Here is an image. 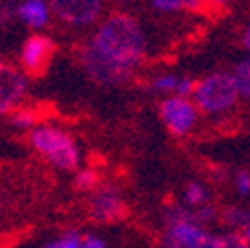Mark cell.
<instances>
[{
    "instance_id": "obj_8",
    "label": "cell",
    "mask_w": 250,
    "mask_h": 248,
    "mask_svg": "<svg viewBox=\"0 0 250 248\" xmlns=\"http://www.w3.org/2000/svg\"><path fill=\"white\" fill-rule=\"evenodd\" d=\"M52 54H54V42L48 36L34 34V36L26 38V42L22 44L20 64H22L24 72L32 74V76H40L48 68Z\"/></svg>"
},
{
    "instance_id": "obj_13",
    "label": "cell",
    "mask_w": 250,
    "mask_h": 248,
    "mask_svg": "<svg viewBox=\"0 0 250 248\" xmlns=\"http://www.w3.org/2000/svg\"><path fill=\"white\" fill-rule=\"evenodd\" d=\"M10 123H12V127H18V129H30L32 131L34 127H38L36 123H38V117L32 109H28V107H18L10 113Z\"/></svg>"
},
{
    "instance_id": "obj_23",
    "label": "cell",
    "mask_w": 250,
    "mask_h": 248,
    "mask_svg": "<svg viewBox=\"0 0 250 248\" xmlns=\"http://www.w3.org/2000/svg\"><path fill=\"white\" fill-rule=\"evenodd\" d=\"M244 46L250 50V26L246 28V32H244Z\"/></svg>"
},
{
    "instance_id": "obj_21",
    "label": "cell",
    "mask_w": 250,
    "mask_h": 248,
    "mask_svg": "<svg viewBox=\"0 0 250 248\" xmlns=\"http://www.w3.org/2000/svg\"><path fill=\"white\" fill-rule=\"evenodd\" d=\"M83 248H107V244L98 234H85L83 236Z\"/></svg>"
},
{
    "instance_id": "obj_4",
    "label": "cell",
    "mask_w": 250,
    "mask_h": 248,
    "mask_svg": "<svg viewBox=\"0 0 250 248\" xmlns=\"http://www.w3.org/2000/svg\"><path fill=\"white\" fill-rule=\"evenodd\" d=\"M54 16L74 28H85L100 22L104 14V2L100 0H54L50 2Z\"/></svg>"
},
{
    "instance_id": "obj_14",
    "label": "cell",
    "mask_w": 250,
    "mask_h": 248,
    "mask_svg": "<svg viewBox=\"0 0 250 248\" xmlns=\"http://www.w3.org/2000/svg\"><path fill=\"white\" fill-rule=\"evenodd\" d=\"M223 221H225L227 225L234 227V228H246V230H248V228H250V212L244 210V208L232 207V208H227V210H225Z\"/></svg>"
},
{
    "instance_id": "obj_10",
    "label": "cell",
    "mask_w": 250,
    "mask_h": 248,
    "mask_svg": "<svg viewBox=\"0 0 250 248\" xmlns=\"http://www.w3.org/2000/svg\"><path fill=\"white\" fill-rule=\"evenodd\" d=\"M74 187L78 191H96L100 187V175L96 169H89V167H83V169H78L76 171V177H74Z\"/></svg>"
},
{
    "instance_id": "obj_25",
    "label": "cell",
    "mask_w": 250,
    "mask_h": 248,
    "mask_svg": "<svg viewBox=\"0 0 250 248\" xmlns=\"http://www.w3.org/2000/svg\"><path fill=\"white\" fill-rule=\"evenodd\" d=\"M246 240H248V242H250V228H248V230H246Z\"/></svg>"
},
{
    "instance_id": "obj_11",
    "label": "cell",
    "mask_w": 250,
    "mask_h": 248,
    "mask_svg": "<svg viewBox=\"0 0 250 248\" xmlns=\"http://www.w3.org/2000/svg\"><path fill=\"white\" fill-rule=\"evenodd\" d=\"M232 78H234V83H236V89H238V96L250 100V58L242 60L240 64L234 68Z\"/></svg>"
},
{
    "instance_id": "obj_17",
    "label": "cell",
    "mask_w": 250,
    "mask_h": 248,
    "mask_svg": "<svg viewBox=\"0 0 250 248\" xmlns=\"http://www.w3.org/2000/svg\"><path fill=\"white\" fill-rule=\"evenodd\" d=\"M58 240L62 248H83V236L78 230H66Z\"/></svg>"
},
{
    "instance_id": "obj_19",
    "label": "cell",
    "mask_w": 250,
    "mask_h": 248,
    "mask_svg": "<svg viewBox=\"0 0 250 248\" xmlns=\"http://www.w3.org/2000/svg\"><path fill=\"white\" fill-rule=\"evenodd\" d=\"M195 87H197V82H193L191 78H181L179 85H177V96L179 98H189V96L195 94Z\"/></svg>"
},
{
    "instance_id": "obj_3",
    "label": "cell",
    "mask_w": 250,
    "mask_h": 248,
    "mask_svg": "<svg viewBox=\"0 0 250 248\" xmlns=\"http://www.w3.org/2000/svg\"><path fill=\"white\" fill-rule=\"evenodd\" d=\"M238 98V89L234 83L232 74L229 72H216L201 82H197L193 102L205 113H221L234 105Z\"/></svg>"
},
{
    "instance_id": "obj_1",
    "label": "cell",
    "mask_w": 250,
    "mask_h": 248,
    "mask_svg": "<svg viewBox=\"0 0 250 248\" xmlns=\"http://www.w3.org/2000/svg\"><path fill=\"white\" fill-rule=\"evenodd\" d=\"M145 34L135 16L113 12L104 18L82 46L80 62L85 74L102 85H123L145 58Z\"/></svg>"
},
{
    "instance_id": "obj_2",
    "label": "cell",
    "mask_w": 250,
    "mask_h": 248,
    "mask_svg": "<svg viewBox=\"0 0 250 248\" xmlns=\"http://www.w3.org/2000/svg\"><path fill=\"white\" fill-rule=\"evenodd\" d=\"M28 139L32 149L40 153L50 165L62 171H76L80 167L82 153L68 131L56 125H38L30 131Z\"/></svg>"
},
{
    "instance_id": "obj_7",
    "label": "cell",
    "mask_w": 250,
    "mask_h": 248,
    "mask_svg": "<svg viewBox=\"0 0 250 248\" xmlns=\"http://www.w3.org/2000/svg\"><path fill=\"white\" fill-rule=\"evenodd\" d=\"M28 91V78L24 72L12 68L0 58V115L18 109Z\"/></svg>"
},
{
    "instance_id": "obj_22",
    "label": "cell",
    "mask_w": 250,
    "mask_h": 248,
    "mask_svg": "<svg viewBox=\"0 0 250 248\" xmlns=\"http://www.w3.org/2000/svg\"><path fill=\"white\" fill-rule=\"evenodd\" d=\"M236 185H238V191L240 193H248L250 191V173L240 171L236 175Z\"/></svg>"
},
{
    "instance_id": "obj_20",
    "label": "cell",
    "mask_w": 250,
    "mask_h": 248,
    "mask_svg": "<svg viewBox=\"0 0 250 248\" xmlns=\"http://www.w3.org/2000/svg\"><path fill=\"white\" fill-rule=\"evenodd\" d=\"M16 10H18V4H0V22L2 24H8L12 18H16Z\"/></svg>"
},
{
    "instance_id": "obj_12",
    "label": "cell",
    "mask_w": 250,
    "mask_h": 248,
    "mask_svg": "<svg viewBox=\"0 0 250 248\" xmlns=\"http://www.w3.org/2000/svg\"><path fill=\"white\" fill-rule=\"evenodd\" d=\"M207 201H208V191H207L205 185H201V183L187 185V189H185V203L187 205L193 207V208H201V207L208 205Z\"/></svg>"
},
{
    "instance_id": "obj_24",
    "label": "cell",
    "mask_w": 250,
    "mask_h": 248,
    "mask_svg": "<svg viewBox=\"0 0 250 248\" xmlns=\"http://www.w3.org/2000/svg\"><path fill=\"white\" fill-rule=\"evenodd\" d=\"M42 248H62V246H60V240H50V242L44 244Z\"/></svg>"
},
{
    "instance_id": "obj_15",
    "label": "cell",
    "mask_w": 250,
    "mask_h": 248,
    "mask_svg": "<svg viewBox=\"0 0 250 248\" xmlns=\"http://www.w3.org/2000/svg\"><path fill=\"white\" fill-rule=\"evenodd\" d=\"M179 85V78H175L173 74H161L155 76L151 82V89L153 91H161V94H171V91H177Z\"/></svg>"
},
{
    "instance_id": "obj_9",
    "label": "cell",
    "mask_w": 250,
    "mask_h": 248,
    "mask_svg": "<svg viewBox=\"0 0 250 248\" xmlns=\"http://www.w3.org/2000/svg\"><path fill=\"white\" fill-rule=\"evenodd\" d=\"M16 18L30 28L40 30L50 24V20L54 18V12H52V6L44 2V0H24V2L18 4Z\"/></svg>"
},
{
    "instance_id": "obj_6",
    "label": "cell",
    "mask_w": 250,
    "mask_h": 248,
    "mask_svg": "<svg viewBox=\"0 0 250 248\" xmlns=\"http://www.w3.org/2000/svg\"><path fill=\"white\" fill-rule=\"evenodd\" d=\"M159 115L173 135H187L197 123L199 107L189 98H167L159 105Z\"/></svg>"
},
{
    "instance_id": "obj_16",
    "label": "cell",
    "mask_w": 250,
    "mask_h": 248,
    "mask_svg": "<svg viewBox=\"0 0 250 248\" xmlns=\"http://www.w3.org/2000/svg\"><path fill=\"white\" fill-rule=\"evenodd\" d=\"M151 6L161 12H177L181 8H197L199 4L191 0H153Z\"/></svg>"
},
{
    "instance_id": "obj_5",
    "label": "cell",
    "mask_w": 250,
    "mask_h": 248,
    "mask_svg": "<svg viewBox=\"0 0 250 248\" xmlns=\"http://www.w3.org/2000/svg\"><path fill=\"white\" fill-rule=\"evenodd\" d=\"M89 216L98 223H119L127 216V205H125L121 193L113 187V185H102L91 193L89 205H87Z\"/></svg>"
},
{
    "instance_id": "obj_18",
    "label": "cell",
    "mask_w": 250,
    "mask_h": 248,
    "mask_svg": "<svg viewBox=\"0 0 250 248\" xmlns=\"http://www.w3.org/2000/svg\"><path fill=\"white\" fill-rule=\"evenodd\" d=\"M223 248H248L246 238L240 232H229L223 234Z\"/></svg>"
}]
</instances>
